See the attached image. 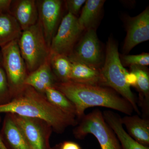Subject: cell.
Listing matches in <instances>:
<instances>
[{"instance_id":"obj_1","label":"cell","mask_w":149,"mask_h":149,"mask_svg":"<svg viewBox=\"0 0 149 149\" xmlns=\"http://www.w3.org/2000/svg\"><path fill=\"white\" fill-rule=\"evenodd\" d=\"M2 113L42 119L57 133H63L68 127L77 125L79 123L76 116L59 109L48 101L44 94L27 85H24L10 101L0 104V113Z\"/></svg>"},{"instance_id":"obj_2","label":"cell","mask_w":149,"mask_h":149,"mask_svg":"<svg viewBox=\"0 0 149 149\" xmlns=\"http://www.w3.org/2000/svg\"><path fill=\"white\" fill-rule=\"evenodd\" d=\"M54 88L62 93L74 105L78 121L85 115V110L93 107H103L129 116L132 115L134 111L129 102L108 87L69 81L57 82Z\"/></svg>"},{"instance_id":"obj_3","label":"cell","mask_w":149,"mask_h":149,"mask_svg":"<svg viewBox=\"0 0 149 149\" xmlns=\"http://www.w3.org/2000/svg\"><path fill=\"white\" fill-rule=\"evenodd\" d=\"M100 70L104 86L114 90L129 102L134 111L139 115L141 114L135 95L125 81L128 71L121 63L117 44L112 38H109L107 42L105 59Z\"/></svg>"},{"instance_id":"obj_4","label":"cell","mask_w":149,"mask_h":149,"mask_svg":"<svg viewBox=\"0 0 149 149\" xmlns=\"http://www.w3.org/2000/svg\"><path fill=\"white\" fill-rule=\"evenodd\" d=\"M18 44L28 74L44 64L49 58V48L39 21L35 25L22 31Z\"/></svg>"},{"instance_id":"obj_5","label":"cell","mask_w":149,"mask_h":149,"mask_svg":"<svg viewBox=\"0 0 149 149\" xmlns=\"http://www.w3.org/2000/svg\"><path fill=\"white\" fill-rule=\"evenodd\" d=\"M76 139L82 140L89 134L95 137L101 149H121L119 141L104 119L102 112L95 109L85 115L73 130Z\"/></svg>"},{"instance_id":"obj_6","label":"cell","mask_w":149,"mask_h":149,"mask_svg":"<svg viewBox=\"0 0 149 149\" xmlns=\"http://www.w3.org/2000/svg\"><path fill=\"white\" fill-rule=\"evenodd\" d=\"M1 52L2 67L7 78L12 99L24 87L28 72L19 51L18 40L13 41L3 47Z\"/></svg>"},{"instance_id":"obj_7","label":"cell","mask_w":149,"mask_h":149,"mask_svg":"<svg viewBox=\"0 0 149 149\" xmlns=\"http://www.w3.org/2000/svg\"><path fill=\"white\" fill-rule=\"evenodd\" d=\"M10 115L31 149H52L50 139L53 129L47 123L39 118Z\"/></svg>"},{"instance_id":"obj_8","label":"cell","mask_w":149,"mask_h":149,"mask_svg":"<svg viewBox=\"0 0 149 149\" xmlns=\"http://www.w3.org/2000/svg\"><path fill=\"white\" fill-rule=\"evenodd\" d=\"M82 32L77 17L68 13L62 19L52 40L49 47L50 53L69 56Z\"/></svg>"},{"instance_id":"obj_9","label":"cell","mask_w":149,"mask_h":149,"mask_svg":"<svg viewBox=\"0 0 149 149\" xmlns=\"http://www.w3.org/2000/svg\"><path fill=\"white\" fill-rule=\"evenodd\" d=\"M71 61L78 62L100 69L102 55L100 45L94 28L86 30L85 35L68 56Z\"/></svg>"},{"instance_id":"obj_10","label":"cell","mask_w":149,"mask_h":149,"mask_svg":"<svg viewBox=\"0 0 149 149\" xmlns=\"http://www.w3.org/2000/svg\"><path fill=\"white\" fill-rule=\"evenodd\" d=\"M39 18L44 37L49 48L56 33L61 12L62 1L60 0L37 1Z\"/></svg>"},{"instance_id":"obj_11","label":"cell","mask_w":149,"mask_h":149,"mask_svg":"<svg viewBox=\"0 0 149 149\" xmlns=\"http://www.w3.org/2000/svg\"><path fill=\"white\" fill-rule=\"evenodd\" d=\"M149 40V9L129 19L127 34L123 45V52L128 53L135 46Z\"/></svg>"},{"instance_id":"obj_12","label":"cell","mask_w":149,"mask_h":149,"mask_svg":"<svg viewBox=\"0 0 149 149\" xmlns=\"http://www.w3.org/2000/svg\"><path fill=\"white\" fill-rule=\"evenodd\" d=\"M10 12L18 22L22 31L35 25L38 21L37 1H12Z\"/></svg>"},{"instance_id":"obj_13","label":"cell","mask_w":149,"mask_h":149,"mask_svg":"<svg viewBox=\"0 0 149 149\" xmlns=\"http://www.w3.org/2000/svg\"><path fill=\"white\" fill-rule=\"evenodd\" d=\"M0 136L7 149H31L21 130L10 113H6Z\"/></svg>"},{"instance_id":"obj_14","label":"cell","mask_w":149,"mask_h":149,"mask_svg":"<svg viewBox=\"0 0 149 149\" xmlns=\"http://www.w3.org/2000/svg\"><path fill=\"white\" fill-rule=\"evenodd\" d=\"M104 119L111 128L120 143L121 149H149L136 142L124 129L121 117L116 113L111 110L102 112Z\"/></svg>"},{"instance_id":"obj_15","label":"cell","mask_w":149,"mask_h":149,"mask_svg":"<svg viewBox=\"0 0 149 149\" xmlns=\"http://www.w3.org/2000/svg\"><path fill=\"white\" fill-rule=\"evenodd\" d=\"M57 82L52 70L49 58L36 70L28 74L24 84L44 94L47 88L54 87Z\"/></svg>"},{"instance_id":"obj_16","label":"cell","mask_w":149,"mask_h":149,"mask_svg":"<svg viewBox=\"0 0 149 149\" xmlns=\"http://www.w3.org/2000/svg\"><path fill=\"white\" fill-rule=\"evenodd\" d=\"M121 121L130 137L141 145L149 147V119L137 114L121 118Z\"/></svg>"},{"instance_id":"obj_17","label":"cell","mask_w":149,"mask_h":149,"mask_svg":"<svg viewBox=\"0 0 149 149\" xmlns=\"http://www.w3.org/2000/svg\"><path fill=\"white\" fill-rule=\"evenodd\" d=\"M71 61L70 81L80 84L104 86L100 69H97L78 62Z\"/></svg>"},{"instance_id":"obj_18","label":"cell","mask_w":149,"mask_h":149,"mask_svg":"<svg viewBox=\"0 0 149 149\" xmlns=\"http://www.w3.org/2000/svg\"><path fill=\"white\" fill-rule=\"evenodd\" d=\"M21 28L10 13H0V47H4L21 35Z\"/></svg>"},{"instance_id":"obj_19","label":"cell","mask_w":149,"mask_h":149,"mask_svg":"<svg viewBox=\"0 0 149 149\" xmlns=\"http://www.w3.org/2000/svg\"><path fill=\"white\" fill-rule=\"evenodd\" d=\"M130 72L137 77V88L139 93V104L143 112L148 114L149 111V75L144 67L131 66Z\"/></svg>"},{"instance_id":"obj_20","label":"cell","mask_w":149,"mask_h":149,"mask_svg":"<svg viewBox=\"0 0 149 149\" xmlns=\"http://www.w3.org/2000/svg\"><path fill=\"white\" fill-rule=\"evenodd\" d=\"M105 1L104 0L86 1L81 14L77 18V22L82 31L92 28V24L100 14Z\"/></svg>"},{"instance_id":"obj_21","label":"cell","mask_w":149,"mask_h":149,"mask_svg":"<svg viewBox=\"0 0 149 149\" xmlns=\"http://www.w3.org/2000/svg\"><path fill=\"white\" fill-rule=\"evenodd\" d=\"M49 60L52 70L58 81L63 83L70 81L71 63L68 57L50 53Z\"/></svg>"},{"instance_id":"obj_22","label":"cell","mask_w":149,"mask_h":149,"mask_svg":"<svg viewBox=\"0 0 149 149\" xmlns=\"http://www.w3.org/2000/svg\"><path fill=\"white\" fill-rule=\"evenodd\" d=\"M44 95L48 101L55 107L76 117V109L74 105L66 96L55 88L50 87L47 88Z\"/></svg>"},{"instance_id":"obj_23","label":"cell","mask_w":149,"mask_h":149,"mask_svg":"<svg viewBox=\"0 0 149 149\" xmlns=\"http://www.w3.org/2000/svg\"><path fill=\"white\" fill-rule=\"evenodd\" d=\"M120 60L123 65L125 66H148L149 64V54L143 53L136 55H123Z\"/></svg>"},{"instance_id":"obj_24","label":"cell","mask_w":149,"mask_h":149,"mask_svg":"<svg viewBox=\"0 0 149 149\" xmlns=\"http://www.w3.org/2000/svg\"><path fill=\"white\" fill-rule=\"evenodd\" d=\"M11 100L10 91L6 72L0 67V104L6 103Z\"/></svg>"},{"instance_id":"obj_25","label":"cell","mask_w":149,"mask_h":149,"mask_svg":"<svg viewBox=\"0 0 149 149\" xmlns=\"http://www.w3.org/2000/svg\"><path fill=\"white\" fill-rule=\"evenodd\" d=\"M65 5L68 12L75 16L79 12L85 0H68L65 1Z\"/></svg>"},{"instance_id":"obj_26","label":"cell","mask_w":149,"mask_h":149,"mask_svg":"<svg viewBox=\"0 0 149 149\" xmlns=\"http://www.w3.org/2000/svg\"><path fill=\"white\" fill-rule=\"evenodd\" d=\"M58 149H82L79 144L71 141H65L57 145Z\"/></svg>"},{"instance_id":"obj_27","label":"cell","mask_w":149,"mask_h":149,"mask_svg":"<svg viewBox=\"0 0 149 149\" xmlns=\"http://www.w3.org/2000/svg\"><path fill=\"white\" fill-rule=\"evenodd\" d=\"M125 81L129 86H133L136 88L137 85V77L133 72H128L125 75Z\"/></svg>"},{"instance_id":"obj_28","label":"cell","mask_w":149,"mask_h":149,"mask_svg":"<svg viewBox=\"0 0 149 149\" xmlns=\"http://www.w3.org/2000/svg\"><path fill=\"white\" fill-rule=\"evenodd\" d=\"M11 0H0V13H10Z\"/></svg>"},{"instance_id":"obj_29","label":"cell","mask_w":149,"mask_h":149,"mask_svg":"<svg viewBox=\"0 0 149 149\" xmlns=\"http://www.w3.org/2000/svg\"><path fill=\"white\" fill-rule=\"evenodd\" d=\"M0 149H7L3 143L2 140L1 139V136H0Z\"/></svg>"},{"instance_id":"obj_30","label":"cell","mask_w":149,"mask_h":149,"mask_svg":"<svg viewBox=\"0 0 149 149\" xmlns=\"http://www.w3.org/2000/svg\"><path fill=\"white\" fill-rule=\"evenodd\" d=\"M3 66V58L1 52L0 51V67H2Z\"/></svg>"},{"instance_id":"obj_31","label":"cell","mask_w":149,"mask_h":149,"mask_svg":"<svg viewBox=\"0 0 149 149\" xmlns=\"http://www.w3.org/2000/svg\"><path fill=\"white\" fill-rule=\"evenodd\" d=\"M52 149H58L57 146H56L54 148H52Z\"/></svg>"}]
</instances>
